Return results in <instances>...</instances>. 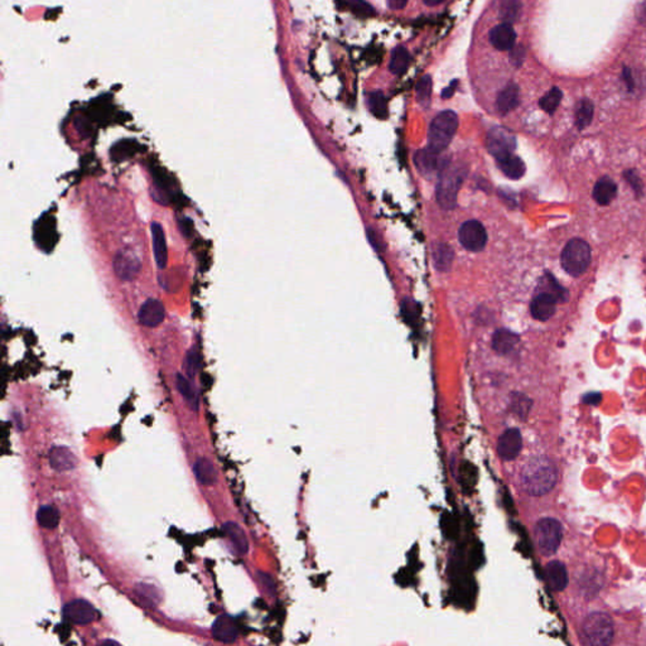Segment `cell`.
<instances>
[{"instance_id":"31","label":"cell","mask_w":646,"mask_h":646,"mask_svg":"<svg viewBox=\"0 0 646 646\" xmlns=\"http://www.w3.org/2000/svg\"><path fill=\"white\" fill-rule=\"evenodd\" d=\"M594 118V104L589 100L580 101L576 108V124L580 130L587 128Z\"/></svg>"},{"instance_id":"15","label":"cell","mask_w":646,"mask_h":646,"mask_svg":"<svg viewBox=\"0 0 646 646\" xmlns=\"http://www.w3.org/2000/svg\"><path fill=\"white\" fill-rule=\"evenodd\" d=\"M212 635L215 639L224 644H231L237 641L239 635L237 621L227 615L218 616L212 625Z\"/></svg>"},{"instance_id":"29","label":"cell","mask_w":646,"mask_h":646,"mask_svg":"<svg viewBox=\"0 0 646 646\" xmlns=\"http://www.w3.org/2000/svg\"><path fill=\"white\" fill-rule=\"evenodd\" d=\"M37 521L45 529H55L59 523V512L55 506H42L37 512Z\"/></svg>"},{"instance_id":"36","label":"cell","mask_w":646,"mask_h":646,"mask_svg":"<svg viewBox=\"0 0 646 646\" xmlns=\"http://www.w3.org/2000/svg\"><path fill=\"white\" fill-rule=\"evenodd\" d=\"M531 408V402L523 394H514L512 398V409L518 416H526L528 410Z\"/></svg>"},{"instance_id":"39","label":"cell","mask_w":646,"mask_h":646,"mask_svg":"<svg viewBox=\"0 0 646 646\" xmlns=\"http://www.w3.org/2000/svg\"><path fill=\"white\" fill-rule=\"evenodd\" d=\"M353 10L358 12V14L367 15L372 13V8L367 3H365L364 0H353Z\"/></svg>"},{"instance_id":"35","label":"cell","mask_w":646,"mask_h":646,"mask_svg":"<svg viewBox=\"0 0 646 646\" xmlns=\"http://www.w3.org/2000/svg\"><path fill=\"white\" fill-rule=\"evenodd\" d=\"M430 94H432V78L429 76L422 77L416 85V99L424 108H427L430 103Z\"/></svg>"},{"instance_id":"24","label":"cell","mask_w":646,"mask_h":646,"mask_svg":"<svg viewBox=\"0 0 646 646\" xmlns=\"http://www.w3.org/2000/svg\"><path fill=\"white\" fill-rule=\"evenodd\" d=\"M224 531L227 538L230 539L231 543L234 544V548L237 549L240 556H244V554L248 553L249 540H248L246 534H245V531H243V528L240 525L237 524V523H232V521H227L224 524Z\"/></svg>"},{"instance_id":"1","label":"cell","mask_w":646,"mask_h":646,"mask_svg":"<svg viewBox=\"0 0 646 646\" xmlns=\"http://www.w3.org/2000/svg\"><path fill=\"white\" fill-rule=\"evenodd\" d=\"M558 479L556 465L545 457L531 458L521 472V485L525 491L533 496H542L549 493Z\"/></svg>"},{"instance_id":"23","label":"cell","mask_w":646,"mask_h":646,"mask_svg":"<svg viewBox=\"0 0 646 646\" xmlns=\"http://www.w3.org/2000/svg\"><path fill=\"white\" fill-rule=\"evenodd\" d=\"M193 474L201 485L212 486L218 481V471L211 461L201 457L193 465Z\"/></svg>"},{"instance_id":"2","label":"cell","mask_w":646,"mask_h":646,"mask_svg":"<svg viewBox=\"0 0 646 646\" xmlns=\"http://www.w3.org/2000/svg\"><path fill=\"white\" fill-rule=\"evenodd\" d=\"M458 128V116L451 110H444L430 122L428 132V149L441 154L454 139Z\"/></svg>"},{"instance_id":"4","label":"cell","mask_w":646,"mask_h":646,"mask_svg":"<svg viewBox=\"0 0 646 646\" xmlns=\"http://www.w3.org/2000/svg\"><path fill=\"white\" fill-rule=\"evenodd\" d=\"M614 622L608 614L595 612L583 621L582 639L587 645H608L614 639Z\"/></svg>"},{"instance_id":"26","label":"cell","mask_w":646,"mask_h":646,"mask_svg":"<svg viewBox=\"0 0 646 646\" xmlns=\"http://www.w3.org/2000/svg\"><path fill=\"white\" fill-rule=\"evenodd\" d=\"M499 166L506 177L512 179L521 178L526 171L524 162L514 154L506 157L504 160H499Z\"/></svg>"},{"instance_id":"42","label":"cell","mask_w":646,"mask_h":646,"mask_svg":"<svg viewBox=\"0 0 646 646\" xmlns=\"http://www.w3.org/2000/svg\"><path fill=\"white\" fill-rule=\"evenodd\" d=\"M423 1H424L427 6H429V7H435V6H438V4L443 3L444 0H423Z\"/></svg>"},{"instance_id":"16","label":"cell","mask_w":646,"mask_h":646,"mask_svg":"<svg viewBox=\"0 0 646 646\" xmlns=\"http://www.w3.org/2000/svg\"><path fill=\"white\" fill-rule=\"evenodd\" d=\"M150 232H152V240H153V253L155 264L158 269H164L168 262V249H167L166 234L162 227V225L157 221H153L150 224Z\"/></svg>"},{"instance_id":"19","label":"cell","mask_w":646,"mask_h":646,"mask_svg":"<svg viewBox=\"0 0 646 646\" xmlns=\"http://www.w3.org/2000/svg\"><path fill=\"white\" fill-rule=\"evenodd\" d=\"M545 580L550 589L561 592L568 584V575L566 566L559 561H553L545 567Z\"/></svg>"},{"instance_id":"5","label":"cell","mask_w":646,"mask_h":646,"mask_svg":"<svg viewBox=\"0 0 646 646\" xmlns=\"http://www.w3.org/2000/svg\"><path fill=\"white\" fill-rule=\"evenodd\" d=\"M561 262L564 270L572 276L582 275L591 262V248L582 239H572L564 246Z\"/></svg>"},{"instance_id":"21","label":"cell","mask_w":646,"mask_h":646,"mask_svg":"<svg viewBox=\"0 0 646 646\" xmlns=\"http://www.w3.org/2000/svg\"><path fill=\"white\" fill-rule=\"evenodd\" d=\"M519 336L505 328L498 330L493 333V349L499 355H510L519 344Z\"/></svg>"},{"instance_id":"20","label":"cell","mask_w":646,"mask_h":646,"mask_svg":"<svg viewBox=\"0 0 646 646\" xmlns=\"http://www.w3.org/2000/svg\"><path fill=\"white\" fill-rule=\"evenodd\" d=\"M519 99H520V92H519L518 85L515 83H509L505 89L500 91L498 99H496V109L501 115H506L512 110L515 109L519 105Z\"/></svg>"},{"instance_id":"40","label":"cell","mask_w":646,"mask_h":646,"mask_svg":"<svg viewBox=\"0 0 646 646\" xmlns=\"http://www.w3.org/2000/svg\"><path fill=\"white\" fill-rule=\"evenodd\" d=\"M407 3H408V0H388V6L391 9H394V10L403 9L407 6Z\"/></svg>"},{"instance_id":"7","label":"cell","mask_w":646,"mask_h":646,"mask_svg":"<svg viewBox=\"0 0 646 646\" xmlns=\"http://www.w3.org/2000/svg\"><path fill=\"white\" fill-rule=\"evenodd\" d=\"M113 269L120 281L132 282L141 273V258L133 249L125 248L119 250L113 259Z\"/></svg>"},{"instance_id":"10","label":"cell","mask_w":646,"mask_h":646,"mask_svg":"<svg viewBox=\"0 0 646 646\" xmlns=\"http://www.w3.org/2000/svg\"><path fill=\"white\" fill-rule=\"evenodd\" d=\"M64 619L75 625H89L97 620L95 608L85 600L71 601L64 608Z\"/></svg>"},{"instance_id":"13","label":"cell","mask_w":646,"mask_h":646,"mask_svg":"<svg viewBox=\"0 0 646 646\" xmlns=\"http://www.w3.org/2000/svg\"><path fill=\"white\" fill-rule=\"evenodd\" d=\"M438 155H440V153H435V152L429 150L428 148L416 152L414 162H416L418 171L424 174V176H427L428 178H432L435 174L440 176V173L443 171V168L447 166V162L442 160L441 157H438Z\"/></svg>"},{"instance_id":"3","label":"cell","mask_w":646,"mask_h":646,"mask_svg":"<svg viewBox=\"0 0 646 646\" xmlns=\"http://www.w3.org/2000/svg\"><path fill=\"white\" fill-rule=\"evenodd\" d=\"M466 176V169L460 166H448L440 173L437 186V201L444 210H454L457 205V196L461 185Z\"/></svg>"},{"instance_id":"25","label":"cell","mask_w":646,"mask_h":646,"mask_svg":"<svg viewBox=\"0 0 646 646\" xmlns=\"http://www.w3.org/2000/svg\"><path fill=\"white\" fill-rule=\"evenodd\" d=\"M454 253L452 248L447 244H437L433 249V262L437 270L448 272L452 267Z\"/></svg>"},{"instance_id":"17","label":"cell","mask_w":646,"mask_h":646,"mask_svg":"<svg viewBox=\"0 0 646 646\" xmlns=\"http://www.w3.org/2000/svg\"><path fill=\"white\" fill-rule=\"evenodd\" d=\"M76 456L67 447H53L50 451V463L51 468L57 472L71 471L77 466Z\"/></svg>"},{"instance_id":"27","label":"cell","mask_w":646,"mask_h":646,"mask_svg":"<svg viewBox=\"0 0 646 646\" xmlns=\"http://www.w3.org/2000/svg\"><path fill=\"white\" fill-rule=\"evenodd\" d=\"M176 385H177L179 394L185 398V400L190 404V407L193 408V410H197L199 395H197V391H195L193 385L191 384V381L186 377H183L182 374H177Z\"/></svg>"},{"instance_id":"22","label":"cell","mask_w":646,"mask_h":646,"mask_svg":"<svg viewBox=\"0 0 646 646\" xmlns=\"http://www.w3.org/2000/svg\"><path fill=\"white\" fill-rule=\"evenodd\" d=\"M617 195V185L610 177H602L594 188V199L598 205L608 206Z\"/></svg>"},{"instance_id":"8","label":"cell","mask_w":646,"mask_h":646,"mask_svg":"<svg viewBox=\"0 0 646 646\" xmlns=\"http://www.w3.org/2000/svg\"><path fill=\"white\" fill-rule=\"evenodd\" d=\"M458 240L465 249L472 253H479L486 246V229L480 221L470 220L461 226L458 230Z\"/></svg>"},{"instance_id":"12","label":"cell","mask_w":646,"mask_h":646,"mask_svg":"<svg viewBox=\"0 0 646 646\" xmlns=\"http://www.w3.org/2000/svg\"><path fill=\"white\" fill-rule=\"evenodd\" d=\"M166 317V309L162 302L149 298L141 304L138 311V321L141 326L154 328L160 326Z\"/></svg>"},{"instance_id":"41","label":"cell","mask_w":646,"mask_h":646,"mask_svg":"<svg viewBox=\"0 0 646 646\" xmlns=\"http://www.w3.org/2000/svg\"><path fill=\"white\" fill-rule=\"evenodd\" d=\"M584 400H586V402H587L589 404L600 403V400H601V395H600L598 393H592V394L587 395Z\"/></svg>"},{"instance_id":"32","label":"cell","mask_w":646,"mask_h":646,"mask_svg":"<svg viewBox=\"0 0 646 646\" xmlns=\"http://www.w3.org/2000/svg\"><path fill=\"white\" fill-rule=\"evenodd\" d=\"M367 104H369V108L372 110V114L377 118L385 119L388 116V103H386V97L381 91L372 92L369 95Z\"/></svg>"},{"instance_id":"38","label":"cell","mask_w":646,"mask_h":646,"mask_svg":"<svg viewBox=\"0 0 646 646\" xmlns=\"http://www.w3.org/2000/svg\"><path fill=\"white\" fill-rule=\"evenodd\" d=\"M624 176H625V179H627V182L633 187L635 193L640 197L643 195V182L639 178L638 173L635 172V171H626V172L624 173Z\"/></svg>"},{"instance_id":"11","label":"cell","mask_w":646,"mask_h":646,"mask_svg":"<svg viewBox=\"0 0 646 646\" xmlns=\"http://www.w3.org/2000/svg\"><path fill=\"white\" fill-rule=\"evenodd\" d=\"M523 448V438L518 428L506 429L498 441V454L503 461H514Z\"/></svg>"},{"instance_id":"37","label":"cell","mask_w":646,"mask_h":646,"mask_svg":"<svg viewBox=\"0 0 646 646\" xmlns=\"http://www.w3.org/2000/svg\"><path fill=\"white\" fill-rule=\"evenodd\" d=\"M185 369H186L187 375L190 378H193L196 375V372H199V355L195 350H191L187 353Z\"/></svg>"},{"instance_id":"18","label":"cell","mask_w":646,"mask_h":646,"mask_svg":"<svg viewBox=\"0 0 646 646\" xmlns=\"http://www.w3.org/2000/svg\"><path fill=\"white\" fill-rule=\"evenodd\" d=\"M517 34L512 29V24L503 23L493 27L490 32V42L499 51H509L515 45Z\"/></svg>"},{"instance_id":"30","label":"cell","mask_w":646,"mask_h":646,"mask_svg":"<svg viewBox=\"0 0 646 646\" xmlns=\"http://www.w3.org/2000/svg\"><path fill=\"white\" fill-rule=\"evenodd\" d=\"M520 14V1L519 0H500L499 15L504 23L512 24L518 20Z\"/></svg>"},{"instance_id":"34","label":"cell","mask_w":646,"mask_h":646,"mask_svg":"<svg viewBox=\"0 0 646 646\" xmlns=\"http://www.w3.org/2000/svg\"><path fill=\"white\" fill-rule=\"evenodd\" d=\"M135 592H136V595L141 598V601L146 602L149 606L157 605V603L160 601V592H158V589L153 587V586H150V584L141 583V584L136 586Z\"/></svg>"},{"instance_id":"14","label":"cell","mask_w":646,"mask_h":646,"mask_svg":"<svg viewBox=\"0 0 646 646\" xmlns=\"http://www.w3.org/2000/svg\"><path fill=\"white\" fill-rule=\"evenodd\" d=\"M558 300L549 292H540L531 302V316L538 321H548L556 314Z\"/></svg>"},{"instance_id":"6","label":"cell","mask_w":646,"mask_h":646,"mask_svg":"<svg viewBox=\"0 0 646 646\" xmlns=\"http://www.w3.org/2000/svg\"><path fill=\"white\" fill-rule=\"evenodd\" d=\"M534 534L540 553L543 556H552L557 552L561 545L563 529L561 523L556 519L545 518L538 521Z\"/></svg>"},{"instance_id":"28","label":"cell","mask_w":646,"mask_h":646,"mask_svg":"<svg viewBox=\"0 0 646 646\" xmlns=\"http://www.w3.org/2000/svg\"><path fill=\"white\" fill-rule=\"evenodd\" d=\"M409 62V52L407 51L404 47H397L391 53L389 69L394 75H402L408 69Z\"/></svg>"},{"instance_id":"9","label":"cell","mask_w":646,"mask_h":646,"mask_svg":"<svg viewBox=\"0 0 646 646\" xmlns=\"http://www.w3.org/2000/svg\"><path fill=\"white\" fill-rule=\"evenodd\" d=\"M487 149L493 154L496 160H504L512 155L515 150V138L507 130L503 128H493L487 135Z\"/></svg>"},{"instance_id":"33","label":"cell","mask_w":646,"mask_h":646,"mask_svg":"<svg viewBox=\"0 0 646 646\" xmlns=\"http://www.w3.org/2000/svg\"><path fill=\"white\" fill-rule=\"evenodd\" d=\"M561 100H562V91L558 89V87H553L547 95H544V97L540 99L539 105H540V108H542L545 113H548V114L552 115V114L557 110L558 106H559Z\"/></svg>"}]
</instances>
